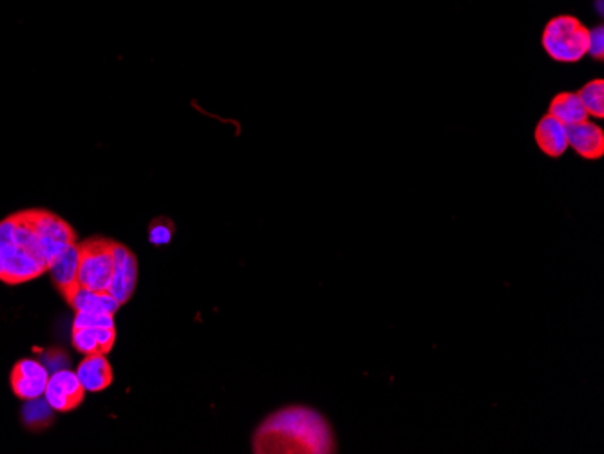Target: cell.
<instances>
[{
	"label": "cell",
	"instance_id": "10",
	"mask_svg": "<svg viewBox=\"0 0 604 454\" xmlns=\"http://www.w3.org/2000/svg\"><path fill=\"white\" fill-rule=\"evenodd\" d=\"M76 377L82 382L85 393H100L113 384V368L104 353H91L76 368Z\"/></svg>",
	"mask_w": 604,
	"mask_h": 454
},
{
	"label": "cell",
	"instance_id": "21",
	"mask_svg": "<svg viewBox=\"0 0 604 454\" xmlns=\"http://www.w3.org/2000/svg\"><path fill=\"white\" fill-rule=\"evenodd\" d=\"M44 366L49 369V373H55L58 369H66L67 355L62 350H49L42 355Z\"/></svg>",
	"mask_w": 604,
	"mask_h": 454
},
{
	"label": "cell",
	"instance_id": "6",
	"mask_svg": "<svg viewBox=\"0 0 604 454\" xmlns=\"http://www.w3.org/2000/svg\"><path fill=\"white\" fill-rule=\"evenodd\" d=\"M44 398L53 411L69 413L84 402L85 389L76 373L69 369H58L49 375Z\"/></svg>",
	"mask_w": 604,
	"mask_h": 454
},
{
	"label": "cell",
	"instance_id": "13",
	"mask_svg": "<svg viewBox=\"0 0 604 454\" xmlns=\"http://www.w3.org/2000/svg\"><path fill=\"white\" fill-rule=\"evenodd\" d=\"M78 266H80V245L78 243L67 246L60 256L55 257L49 263L48 272L60 294H64L71 286L78 284Z\"/></svg>",
	"mask_w": 604,
	"mask_h": 454
},
{
	"label": "cell",
	"instance_id": "9",
	"mask_svg": "<svg viewBox=\"0 0 604 454\" xmlns=\"http://www.w3.org/2000/svg\"><path fill=\"white\" fill-rule=\"evenodd\" d=\"M568 149L583 160H601L604 156V131L597 123L585 120L567 127Z\"/></svg>",
	"mask_w": 604,
	"mask_h": 454
},
{
	"label": "cell",
	"instance_id": "22",
	"mask_svg": "<svg viewBox=\"0 0 604 454\" xmlns=\"http://www.w3.org/2000/svg\"><path fill=\"white\" fill-rule=\"evenodd\" d=\"M96 339L100 346V353L107 355L113 350L114 342H116V328H95Z\"/></svg>",
	"mask_w": 604,
	"mask_h": 454
},
{
	"label": "cell",
	"instance_id": "8",
	"mask_svg": "<svg viewBox=\"0 0 604 454\" xmlns=\"http://www.w3.org/2000/svg\"><path fill=\"white\" fill-rule=\"evenodd\" d=\"M114 272L111 284H109V294L120 304H125L133 297L138 283V261L133 252L122 245L116 243L113 245Z\"/></svg>",
	"mask_w": 604,
	"mask_h": 454
},
{
	"label": "cell",
	"instance_id": "15",
	"mask_svg": "<svg viewBox=\"0 0 604 454\" xmlns=\"http://www.w3.org/2000/svg\"><path fill=\"white\" fill-rule=\"evenodd\" d=\"M579 100L586 109L588 116L594 118H604V80L603 78H595L592 82H588L586 86L579 89Z\"/></svg>",
	"mask_w": 604,
	"mask_h": 454
},
{
	"label": "cell",
	"instance_id": "5",
	"mask_svg": "<svg viewBox=\"0 0 604 454\" xmlns=\"http://www.w3.org/2000/svg\"><path fill=\"white\" fill-rule=\"evenodd\" d=\"M29 218L35 228L42 254L48 266L55 257L60 256L67 246L76 243V232L66 219L44 209H29Z\"/></svg>",
	"mask_w": 604,
	"mask_h": 454
},
{
	"label": "cell",
	"instance_id": "1",
	"mask_svg": "<svg viewBox=\"0 0 604 454\" xmlns=\"http://www.w3.org/2000/svg\"><path fill=\"white\" fill-rule=\"evenodd\" d=\"M254 453H335V438L321 413L310 407H286L257 427Z\"/></svg>",
	"mask_w": 604,
	"mask_h": 454
},
{
	"label": "cell",
	"instance_id": "2",
	"mask_svg": "<svg viewBox=\"0 0 604 454\" xmlns=\"http://www.w3.org/2000/svg\"><path fill=\"white\" fill-rule=\"evenodd\" d=\"M48 272L29 210L0 221V281L17 286Z\"/></svg>",
	"mask_w": 604,
	"mask_h": 454
},
{
	"label": "cell",
	"instance_id": "12",
	"mask_svg": "<svg viewBox=\"0 0 604 454\" xmlns=\"http://www.w3.org/2000/svg\"><path fill=\"white\" fill-rule=\"evenodd\" d=\"M62 295L67 303L75 308L76 312L113 313L116 315L122 306L109 292H96V290H89L80 284L71 286Z\"/></svg>",
	"mask_w": 604,
	"mask_h": 454
},
{
	"label": "cell",
	"instance_id": "4",
	"mask_svg": "<svg viewBox=\"0 0 604 454\" xmlns=\"http://www.w3.org/2000/svg\"><path fill=\"white\" fill-rule=\"evenodd\" d=\"M113 239L107 237H91L80 243V266H78V284L96 290L107 292L113 279Z\"/></svg>",
	"mask_w": 604,
	"mask_h": 454
},
{
	"label": "cell",
	"instance_id": "3",
	"mask_svg": "<svg viewBox=\"0 0 604 454\" xmlns=\"http://www.w3.org/2000/svg\"><path fill=\"white\" fill-rule=\"evenodd\" d=\"M590 28L574 15H557L547 22L541 46L559 64H576L588 55Z\"/></svg>",
	"mask_w": 604,
	"mask_h": 454
},
{
	"label": "cell",
	"instance_id": "14",
	"mask_svg": "<svg viewBox=\"0 0 604 454\" xmlns=\"http://www.w3.org/2000/svg\"><path fill=\"white\" fill-rule=\"evenodd\" d=\"M548 114L554 116L556 120H559L563 125H567V127L588 120V113L581 104L579 96H577V93H570V91L557 93L552 98V102L548 105Z\"/></svg>",
	"mask_w": 604,
	"mask_h": 454
},
{
	"label": "cell",
	"instance_id": "20",
	"mask_svg": "<svg viewBox=\"0 0 604 454\" xmlns=\"http://www.w3.org/2000/svg\"><path fill=\"white\" fill-rule=\"evenodd\" d=\"M588 55L594 60H603L604 58V28L595 26L590 28V44H588Z\"/></svg>",
	"mask_w": 604,
	"mask_h": 454
},
{
	"label": "cell",
	"instance_id": "19",
	"mask_svg": "<svg viewBox=\"0 0 604 454\" xmlns=\"http://www.w3.org/2000/svg\"><path fill=\"white\" fill-rule=\"evenodd\" d=\"M71 341H73L75 350L84 353V355H91V353H98L100 351L95 328H73Z\"/></svg>",
	"mask_w": 604,
	"mask_h": 454
},
{
	"label": "cell",
	"instance_id": "7",
	"mask_svg": "<svg viewBox=\"0 0 604 454\" xmlns=\"http://www.w3.org/2000/svg\"><path fill=\"white\" fill-rule=\"evenodd\" d=\"M49 369L42 360L22 359L11 369L10 384L15 397L22 400L44 397L48 386Z\"/></svg>",
	"mask_w": 604,
	"mask_h": 454
},
{
	"label": "cell",
	"instance_id": "16",
	"mask_svg": "<svg viewBox=\"0 0 604 454\" xmlns=\"http://www.w3.org/2000/svg\"><path fill=\"white\" fill-rule=\"evenodd\" d=\"M51 406L46 402V398L42 400V397L33 398V400H26V406L22 411V417L28 427H42L44 424H48L51 420Z\"/></svg>",
	"mask_w": 604,
	"mask_h": 454
},
{
	"label": "cell",
	"instance_id": "18",
	"mask_svg": "<svg viewBox=\"0 0 604 454\" xmlns=\"http://www.w3.org/2000/svg\"><path fill=\"white\" fill-rule=\"evenodd\" d=\"M176 227L169 218H156L149 225V243L154 246L169 245Z\"/></svg>",
	"mask_w": 604,
	"mask_h": 454
},
{
	"label": "cell",
	"instance_id": "17",
	"mask_svg": "<svg viewBox=\"0 0 604 454\" xmlns=\"http://www.w3.org/2000/svg\"><path fill=\"white\" fill-rule=\"evenodd\" d=\"M73 328H116L113 313L76 312Z\"/></svg>",
	"mask_w": 604,
	"mask_h": 454
},
{
	"label": "cell",
	"instance_id": "11",
	"mask_svg": "<svg viewBox=\"0 0 604 454\" xmlns=\"http://www.w3.org/2000/svg\"><path fill=\"white\" fill-rule=\"evenodd\" d=\"M534 140L548 158H561L568 151L567 125L545 114L534 129Z\"/></svg>",
	"mask_w": 604,
	"mask_h": 454
}]
</instances>
